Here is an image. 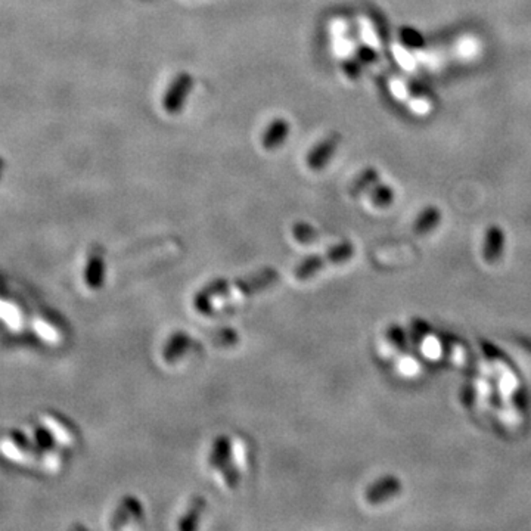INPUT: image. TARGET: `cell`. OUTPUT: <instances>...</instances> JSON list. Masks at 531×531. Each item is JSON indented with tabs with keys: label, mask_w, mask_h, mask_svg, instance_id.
I'll list each match as a JSON object with an SVG mask.
<instances>
[{
	"label": "cell",
	"mask_w": 531,
	"mask_h": 531,
	"mask_svg": "<svg viewBox=\"0 0 531 531\" xmlns=\"http://www.w3.org/2000/svg\"><path fill=\"white\" fill-rule=\"evenodd\" d=\"M344 70L350 77H358L361 76V64H358L356 59H350L344 64Z\"/></svg>",
	"instance_id": "cell-17"
},
{
	"label": "cell",
	"mask_w": 531,
	"mask_h": 531,
	"mask_svg": "<svg viewBox=\"0 0 531 531\" xmlns=\"http://www.w3.org/2000/svg\"><path fill=\"white\" fill-rule=\"evenodd\" d=\"M370 201L373 205L380 209H385L394 201V191L391 186L387 185H375L370 189Z\"/></svg>",
	"instance_id": "cell-12"
},
{
	"label": "cell",
	"mask_w": 531,
	"mask_h": 531,
	"mask_svg": "<svg viewBox=\"0 0 531 531\" xmlns=\"http://www.w3.org/2000/svg\"><path fill=\"white\" fill-rule=\"evenodd\" d=\"M194 80L189 74H180L175 83L171 84V88L168 89L165 98H164V110L170 114H176L183 108V104L186 100L187 93L192 89Z\"/></svg>",
	"instance_id": "cell-4"
},
{
	"label": "cell",
	"mask_w": 531,
	"mask_h": 531,
	"mask_svg": "<svg viewBox=\"0 0 531 531\" xmlns=\"http://www.w3.org/2000/svg\"><path fill=\"white\" fill-rule=\"evenodd\" d=\"M20 305L15 304L13 301L0 300V316L5 317L12 325H16L20 320H23V313L18 308Z\"/></svg>",
	"instance_id": "cell-14"
},
{
	"label": "cell",
	"mask_w": 531,
	"mask_h": 531,
	"mask_svg": "<svg viewBox=\"0 0 531 531\" xmlns=\"http://www.w3.org/2000/svg\"><path fill=\"white\" fill-rule=\"evenodd\" d=\"M5 168H6V163H5V160L2 157H0V180H2V177H4Z\"/></svg>",
	"instance_id": "cell-18"
},
{
	"label": "cell",
	"mask_w": 531,
	"mask_h": 531,
	"mask_svg": "<svg viewBox=\"0 0 531 531\" xmlns=\"http://www.w3.org/2000/svg\"><path fill=\"white\" fill-rule=\"evenodd\" d=\"M441 221V210L434 205L424 209L414 221V232L416 235H426L434 231Z\"/></svg>",
	"instance_id": "cell-7"
},
{
	"label": "cell",
	"mask_w": 531,
	"mask_h": 531,
	"mask_svg": "<svg viewBox=\"0 0 531 531\" xmlns=\"http://www.w3.org/2000/svg\"><path fill=\"white\" fill-rule=\"evenodd\" d=\"M0 450L12 460L25 462L36 456L39 449L20 430H12L0 444Z\"/></svg>",
	"instance_id": "cell-2"
},
{
	"label": "cell",
	"mask_w": 531,
	"mask_h": 531,
	"mask_svg": "<svg viewBox=\"0 0 531 531\" xmlns=\"http://www.w3.org/2000/svg\"><path fill=\"white\" fill-rule=\"evenodd\" d=\"M45 425L49 428L50 431L54 433V436L65 444H71L76 440V434L73 431V428L68 425L61 416L57 415H46L45 416Z\"/></svg>",
	"instance_id": "cell-9"
},
{
	"label": "cell",
	"mask_w": 531,
	"mask_h": 531,
	"mask_svg": "<svg viewBox=\"0 0 531 531\" xmlns=\"http://www.w3.org/2000/svg\"><path fill=\"white\" fill-rule=\"evenodd\" d=\"M289 134V124L286 119H275L273 122L266 134H264V139H263V145L266 149H276L278 146H281Z\"/></svg>",
	"instance_id": "cell-8"
},
{
	"label": "cell",
	"mask_w": 531,
	"mask_h": 531,
	"mask_svg": "<svg viewBox=\"0 0 531 531\" xmlns=\"http://www.w3.org/2000/svg\"><path fill=\"white\" fill-rule=\"evenodd\" d=\"M341 136L338 133H334L328 136L322 144H319L310 153L308 157V165H310L313 170H322L323 167H327L329 160L334 157V153L339 145Z\"/></svg>",
	"instance_id": "cell-6"
},
{
	"label": "cell",
	"mask_w": 531,
	"mask_h": 531,
	"mask_svg": "<svg viewBox=\"0 0 531 531\" xmlns=\"http://www.w3.org/2000/svg\"><path fill=\"white\" fill-rule=\"evenodd\" d=\"M400 40L407 47H414V49H419L425 43V40H424V37L421 36V34L416 30L409 28V27H404V28L400 30Z\"/></svg>",
	"instance_id": "cell-15"
},
{
	"label": "cell",
	"mask_w": 531,
	"mask_h": 531,
	"mask_svg": "<svg viewBox=\"0 0 531 531\" xmlns=\"http://www.w3.org/2000/svg\"><path fill=\"white\" fill-rule=\"evenodd\" d=\"M353 254H354V247L350 243H341V244L335 245L332 250H329L327 254L308 259L305 263H303L297 269L296 275H297L298 279L312 278L315 273H317V270L323 269L325 266L339 264V263H344V262L350 260Z\"/></svg>",
	"instance_id": "cell-1"
},
{
	"label": "cell",
	"mask_w": 531,
	"mask_h": 531,
	"mask_svg": "<svg viewBox=\"0 0 531 531\" xmlns=\"http://www.w3.org/2000/svg\"><path fill=\"white\" fill-rule=\"evenodd\" d=\"M33 438H34V444H36L40 452H49V450H52L54 446H55L54 433L50 431L46 425L34 428V437Z\"/></svg>",
	"instance_id": "cell-13"
},
{
	"label": "cell",
	"mask_w": 531,
	"mask_h": 531,
	"mask_svg": "<svg viewBox=\"0 0 531 531\" xmlns=\"http://www.w3.org/2000/svg\"><path fill=\"white\" fill-rule=\"evenodd\" d=\"M402 490L403 484L396 475H385L370 484L365 493V498L370 505H380L396 498Z\"/></svg>",
	"instance_id": "cell-3"
},
{
	"label": "cell",
	"mask_w": 531,
	"mask_h": 531,
	"mask_svg": "<svg viewBox=\"0 0 531 531\" xmlns=\"http://www.w3.org/2000/svg\"><path fill=\"white\" fill-rule=\"evenodd\" d=\"M505 250V232L499 226H490L486 232L483 257L486 263L496 264L503 254Z\"/></svg>",
	"instance_id": "cell-5"
},
{
	"label": "cell",
	"mask_w": 531,
	"mask_h": 531,
	"mask_svg": "<svg viewBox=\"0 0 531 531\" xmlns=\"http://www.w3.org/2000/svg\"><path fill=\"white\" fill-rule=\"evenodd\" d=\"M104 279V263L98 254H92L89 264L86 267V284L91 288H99Z\"/></svg>",
	"instance_id": "cell-10"
},
{
	"label": "cell",
	"mask_w": 531,
	"mask_h": 531,
	"mask_svg": "<svg viewBox=\"0 0 531 531\" xmlns=\"http://www.w3.org/2000/svg\"><path fill=\"white\" fill-rule=\"evenodd\" d=\"M357 55H358V59H361V61L365 62V64H370V62H373L375 58H376L375 50L370 49V47H368V46H363V47L358 49V54H357Z\"/></svg>",
	"instance_id": "cell-16"
},
{
	"label": "cell",
	"mask_w": 531,
	"mask_h": 531,
	"mask_svg": "<svg viewBox=\"0 0 531 531\" xmlns=\"http://www.w3.org/2000/svg\"><path fill=\"white\" fill-rule=\"evenodd\" d=\"M378 179H380V173L375 168L370 167V168L363 170L362 173L358 175V177L354 180V183L351 186V194L357 197V195L366 192L372 185L378 182Z\"/></svg>",
	"instance_id": "cell-11"
}]
</instances>
